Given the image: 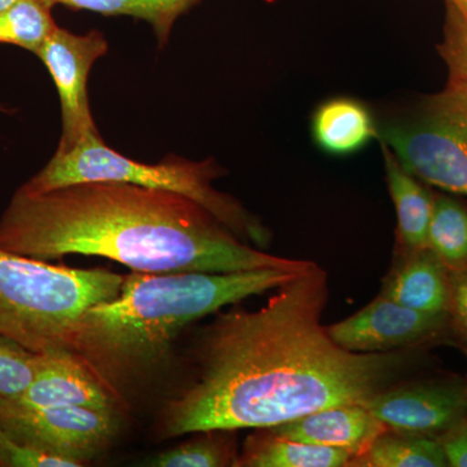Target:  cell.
<instances>
[{"label": "cell", "mask_w": 467, "mask_h": 467, "mask_svg": "<svg viewBox=\"0 0 467 467\" xmlns=\"http://www.w3.org/2000/svg\"><path fill=\"white\" fill-rule=\"evenodd\" d=\"M327 300V275L313 264L263 308L220 313L199 344L198 379L168 404L165 436L266 429L398 383L411 349L342 348L321 322Z\"/></svg>", "instance_id": "6da1fadb"}, {"label": "cell", "mask_w": 467, "mask_h": 467, "mask_svg": "<svg viewBox=\"0 0 467 467\" xmlns=\"http://www.w3.org/2000/svg\"><path fill=\"white\" fill-rule=\"evenodd\" d=\"M0 250L32 259L99 256L140 273L306 270L315 263L252 247L201 204L124 182L15 192L0 217Z\"/></svg>", "instance_id": "7a4b0ae2"}, {"label": "cell", "mask_w": 467, "mask_h": 467, "mask_svg": "<svg viewBox=\"0 0 467 467\" xmlns=\"http://www.w3.org/2000/svg\"><path fill=\"white\" fill-rule=\"evenodd\" d=\"M306 270L133 272L125 276L115 299L91 306L79 317L67 350L113 393L117 382L158 364L187 325L275 290Z\"/></svg>", "instance_id": "3957f363"}, {"label": "cell", "mask_w": 467, "mask_h": 467, "mask_svg": "<svg viewBox=\"0 0 467 467\" xmlns=\"http://www.w3.org/2000/svg\"><path fill=\"white\" fill-rule=\"evenodd\" d=\"M124 275L73 269L0 250V335L36 353L67 350L79 317L115 299Z\"/></svg>", "instance_id": "277c9868"}, {"label": "cell", "mask_w": 467, "mask_h": 467, "mask_svg": "<svg viewBox=\"0 0 467 467\" xmlns=\"http://www.w3.org/2000/svg\"><path fill=\"white\" fill-rule=\"evenodd\" d=\"M225 174L214 159L193 161L171 155L159 164H142L119 155L97 135L72 150L55 152L48 164L21 187L45 192L75 183L124 182L164 190L198 202L242 241L266 247L272 235L259 218L212 184Z\"/></svg>", "instance_id": "5b68a950"}, {"label": "cell", "mask_w": 467, "mask_h": 467, "mask_svg": "<svg viewBox=\"0 0 467 467\" xmlns=\"http://www.w3.org/2000/svg\"><path fill=\"white\" fill-rule=\"evenodd\" d=\"M378 133L418 180L467 196V85L448 79L438 94L378 121Z\"/></svg>", "instance_id": "8992f818"}, {"label": "cell", "mask_w": 467, "mask_h": 467, "mask_svg": "<svg viewBox=\"0 0 467 467\" xmlns=\"http://www.w3.org/2000/svg\"><path fill=\"white\" fill-rule=\"evenodd\" d=\"M0 425L24 444L85 466L109 444L117 420L109 409L30 407L0 400Z\"/></svg>", "instance_id": "52a82bcc"}, {"label": "cell", "mask_w": 467, "mask_h": 467, "mask_svg": "<svg viewBox=\"0 0 467 467\" xmlns=\"http://www.w3.org/2000/svg\"><path fill=\"white\" fill-rule=\"evenodd\" d=\"M107 51L109 42L99 30L76 34L57 26L36 52L60 98L61 137L57 152H67L100 135L88 103V78L95 61Z\"/></svg>", "instance_id": "ba28073f"}, {"label": "cell", "mask_w": 467, "mask_h": 467, "mask_svg": "<svg viewBox=\"0 0 467 467\" xmlns=\"http://www.w3.org/2000/svg\"><path fill=\"white\" fill-rule=\"evenodd\" d=\"M331 339L358 353H389L420 348L451 335L447 313L420 312L379 295L343 321L328 326Z\"/></svg>", "instance_id": "9c48e42d"}, {"label": "cell", "mask_w": 467, "mask_h": 467, "mask_svg": "<svg viewBox=\"0 0 467 467\" xmlns=\"http://www.w3.org/2000/svg\"><path fill=\"white\" fill-rule=\"evenodd\" d=\"M362 405L389 430L439 438L467 416V387L457 380L396 383Z\"/></svg>", "instance_id": "30bf717a"}, {"label": "cell", "mask_w": 467, "mask_h": 467, "mask_svg": "<svg viewBox=\"0 0 467 467\" xmlns=\"http://www.w3.org/2000/svg\"><path fill=\"white\" fill-rule=\"evenodd\" d=\"M16 401L30 407L115 409L113 393L69 350L38 353L32 386Z\"/></svg>", "instance_id": "8fae6325"}, {"label": "cell", "mask_w": 467, "mask_h": 467, "mask_svg": "<svg viewBox=\"0 0 467 467\" xmlns=\"http://www.w3.org/2000/svg\"><path fill=\"white\" fill-rule=\"evenodd\" d=\"M266 429L292 441L344 448L352 451L355 457L387 427L364 405L344 404L321 409Z\"/></svg>", "instance_id": "7c38bea8"}, {"label": "cell", "mask_w": 467, "mask_h": 467, "mask_svg": "<svg viewBox=\"0 0 467 467\" xmlns=\"http://www.w3.org/2000/svg\"><path fill=\"white\" fill-rule=\"evenodd\" d=\"M380 295L420 312L447 313L448 269L430 248L401 252L400 261L384 281Z\"/></svg>", "instance_id": "4fadbf2b"}, {"label": "cell", "mask_w": 467, "mask_h": 467, "mask_svg": "<svg viewBox=\"0 0 467 467\" xmlns=\"http://www.w3.org/2000/svg\"><path fill=\"white\" fill-rule=\"evenodd\" d=\"M389 195L398 214V247L401 252L429 248L430 223L435 196L402 167L389 146L380 142Z\"/></svg>", "instance_id": "5bb4252c"}, {"label": "cell", "mask_w": 467, "mask_h": 467, "mask_svg": "<svg viewBox=\"0 0 467 467\" xmlns=\"http://www.w3.org/2000/svg\"><path fill=\"white\" fill-rule=\"evenodd\" d=\"M312 137L319 150L347 156L378 140V121L370 109L353 98H334L313 113Z\"/></svg>", "instance_id": "9a60e30c"}, {"label": "cell", "mask_w": 467, "mask_h": 467, "mask_svg": "<svg viewBox=\"0 0 467 467\" xmlns=\"http://www.w3.org/2000/svg\"><path fill=\"white\" fill-rule=\"evenodd\" d=\"M245 439L235 467H346L352 451L339 447L310 444L257 429Z\"/></svg>", "instance_id": "2e32d148"}, {"label": "cell", "mask_w": 467, "mask_h": 467, "mask_svg": "<svg viewBox=\"0 0 467 467\" xmlns=\"http://www.w3.org/2000/svg\"><path fill=\"white\" fill-rule=\"evenodd\" d=\"M353 467H444L447 457L438 438L384 430L361 453Z\"/></svg>", "instance_id": "e0dca14e"}, {"label": "cell", "mask_w": 467, "mask_h": 467, "mask_svg": "<svg viewBox=\"0 0 467 467\" xmlns=\"http://www.w3.org/2000/svg\"><path fill=\"white\" fill-rule=\"evenodd\" d=\"M48 7L66 5L86 9L106 16H130L152 27L160 47L167 46L175 21L201 0H42Z\"/></svg>", "instance_id": "ac0fdd59"}, {"label": "cell", "mask_w": 467, "mask_h": 467, "mask_svg": "<svg viewBox=\"0 0 467 467\" xmlns=\"http://www.w3.org/2000/svg\"><path fill=\"white\" fill-rule=\"evenodd\" d=\"M427 245L448 270L467 265V208L448 196H435Z\"/></svg>", "instance_id": "d6986e66"}, {"label": "cell", "mask_w": 467, "mask_h": 467, "mask_svg": "<svg viewBox=\"0 0 467 467\" xmlns=\"http://www.w3.org/2000/svg\"><path fill=\"white\" fill-rule=\"evenodd\" d=\"M57 26L51 7L42 0H17L0 11V43L36 55Z\"/></svg>", "instance_id": "ffe728a7"}, {"label": "cell", "mask_w": 467, "mask_h": 467, "mask_svg": "<svg viewBox=\"0 0 467 467\" xmlns=\"http://www.w3.org/2000/svg\"><path fill=\"white\" fill-rule=\"evenodd\" d=\"M230 431H207L201 438L156 454L149 466L153 467H225L235 466V445L227 436Z\"/></svg>", "instance_id": "44dd1931"}, {"label": "cell", "mask_w": 467, "mask_h": 467, "mask_svg": "<svg viewBox=\"0 0 467 467\" xmlns=\"http://www.w3.org/2000/svg\"><path fill=\"white\" fill-rule=\"evenodd\" d=\"M38 353L0 335V400H16L32 386Z\"/></svg>", "instance_id": "7402d4cb"}, {"label": "cell", "mask_w": 467, "mask_h": 467, "mask_svg": "<svg viewBox=\"0 0 467 467\" xmlns=\"http://www.w3.org/2000/svg\"><path fill=\"white\" fill-rule=\"evenodd\" d=\"M439 54L450 72V81L467 85V18L448 7L444 38L439 45Z\"/></svg>", "instance_id": "603a6c76"}, {"label": "cell", "mask_w": 467, "mask_h": 467, "mask_svg": "<svg viewBox=\"0 0 467 467\" xmlns=\"http://www.w3.org/2000/svg\"><path fill=\"white\" fill-rule=\"evenodd\" d=\"M81 463L16 441L0 425V467H81Z\"/></svg>", "instance_id": "cb8c5ba5"}, {"label": "cell", "mask_w": 467, "mask_h": 467, "mask_svg": "<svg viewBox=\"0 0 467 467\" xmlns=\"http://www.w3.org/2000/svg\"><path fill=\"white\" fill-rule=\"evenodd\" d=\"M448 321L451 337L467 358V265L448 270Z\"/></svg>", "instance_id": "d4e9b609"}, {"label": "cell", "mask_w": 467, "mask_h": 467, "mask_svg": "<svg viewBox=\"0 0 467 467\" xmlns=\"http://www.w3.org/2000/svg\"><path fill=\"white\" fill-rule=\"evenodd\" d=\"M438 441L447 457L448 465L467 467V416L439 436Z\"/></svg>", "instance_id": "484cf974"}, {"label": "cell", "mask_w": 467, "mask_h": 467, "mask_svg": "<svg viewBox=\"0 0 467 467\" xmlns=\"http://www.w3.org/2000/svg\"><path fill=\"white\" fill-rule=\"evenodd\" d=\"M445 2H447V7L453 8L461 16L467 18V0H445Z\"/></svg>", "instance_id": "4316f807"}, {"label": "cell", "mask_w": 467, "mask_h": 467, "mask_svg": "<svg viewBox=\"0 0 467 467\" xmlns=\"http://www.w3.org/2000/svg\"><path fill=\"white\" fill-rule=\"evenodd\" d=\"M17 0H0V11H3V9L11 7L12 5H15Z\"/></svg>", "instance_id": "83f0119b"}, {"label": "cell", "mask_w": 467, "mask_h": 467, "mask_svg": "<svg viewBox=\"0 0 467 467\" xmlns=\"http://www.w3.org/2000/svg\"><path fill=\"white\" fill-rule=\"evenodd\" d=\"M0 110H3V112H7V109H5V107L2 106V104H0Z\"/></svg>", "instance_id": "f1b7e54d"}, {"label": "cell", "mask_w": 467, "mask_h": 467, "mask_svg": "<svg viewBox=\"0 0 467 467\" xmlns=\"http://www.w3.org/2000/svg\"><path fill=\"white\" fill-rule=\"evenodd\" d=\"M466 387H467V380H466Z\"/></svg>", "instance_id": "f546056e"}]
</instances>
